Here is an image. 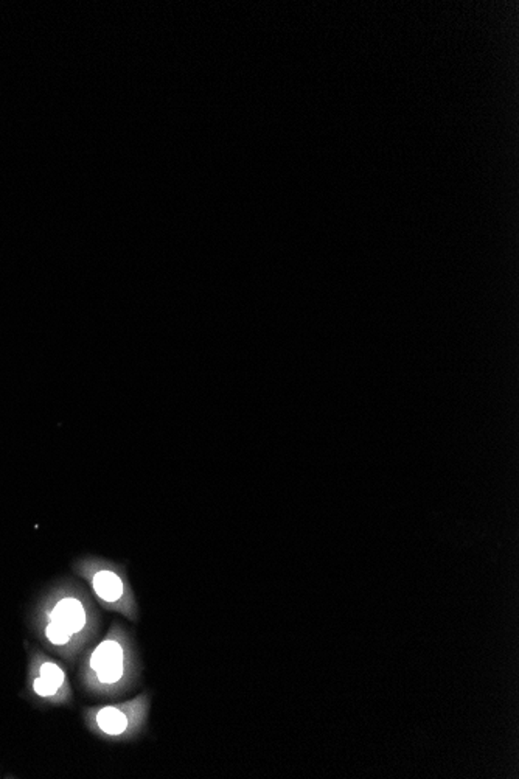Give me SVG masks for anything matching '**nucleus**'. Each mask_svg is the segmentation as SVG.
<instances>
[{
  "instance_id": "f257e3e1",
  "label": "nucleus",
  "mask_w": 519,
  "mask_h": 779,
  "mask_svg": "<svg viewBox=\"0 0 519 779\" xmlns=\"http://www.w3.org/2000/svg\"><path fill=\"white\" fill-rule=\"evenodd\" d=\"M127 640V635L119 628H114L90 650L82 672L90 691L114 694L117 689L123 688L132 666Z\"/></svg>"
},
{
  "instance_id": "39448f33",
  "label": "nucleus",
  "mask_w": 519,
  "mask_h": 779,
  "mask_svg": "<svg viewBox=\"0 0 519 779\" xmlns=\"http://www.w3.org/2000/svg\"><path fill=\"white\" fill-rule=\"evenodd\" d=\"M36 677L43 678L44 682L52 684L53 688L60 691L63 695L69 694V683H67L64 669L60 664H56L55 661H50V659L39 661V666L36 669Z\"/></svg>"
},
{
  "instance_id": "f03ea898",
  "label": "nucleus",
  "mask_w": 519,
  "mask_h": 779,
  "mask_svg": "<svg viewBox=\"0 0 519 779\" xmlns=\"http://www.w3.org/2000/svg\"><path fill=\"white\" fill-rule=\"evenodd\" d=\"M73 569L90 583L95 596L106 608L119 611L136 621L137 605L127 574L120 565L100 557H85L73 565Z\"/></svg>"
},
{
  "instance_id": "20e7f679",
  "label": "nucleus",
  "mask_w": 519,
  "mask_h": 779,
  "mask_svg": "<svg viewBox=\"0 0 519 779\" xmlns=\"http://www.w3.org/2000/svg\"><path fill=\"white\" fill-rule=\"evenodd\" d=\"M148 713V697L140 695L128 703L120 705H107L102 708L89 709L86 719L89 725L100 736L106 739L117 737H131L136 734L145 724Z\"/></svg>"
},
{
  "instance_id": "7ed1b4c3",
  "label": "nucleus",
  "mask_w": 519,
  "mask_h": 779,
  "mask_svg": "<svg viewBox=\"0 0 519 779\" xmlns=\"http://www.w3.org/2000/svg\"><path fill=\"white\" fill-rule=\"evenodd\" d=\"M90 610L86 600L77 594H63L47 610L44 636L50 646L64 650L73 640L82 642L92 627Z\"/></svg>"
}]
</instances>
